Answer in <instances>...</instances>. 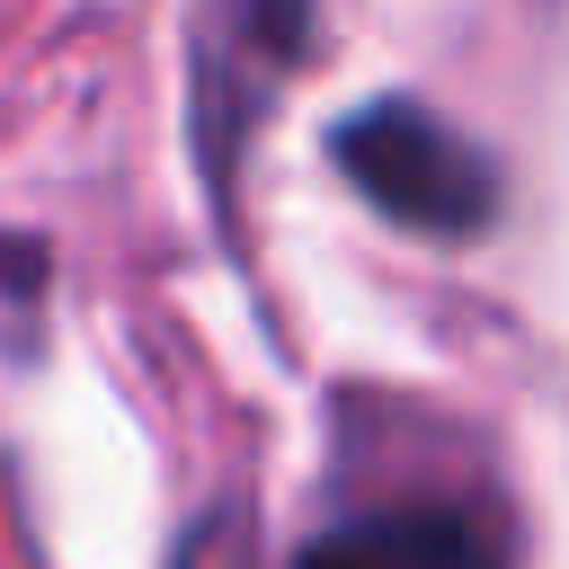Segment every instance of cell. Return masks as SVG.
<instances>
[{
  "mask_svg": "<svg viewBox=\"0 0 569 569\" xmlns=\"http://www.w3.org/2000/svg\"><path fill=\"white\" fill-rule=\"evenodd\" d=\"M169 569H249V507H240V498L204 507V516L187 525V542H178Z\"/></svg>",
  "mask_w": 569,
  "mask_h": 569,
  "instance_id": "3",
  "label": "cell"
},
{
  "mask_svg": "<svg viewBox=\"0 0 569 569\" xmlns=\"http://www.w3.org/2000/svg\"><path fill=\"white\" fill-rule=\"evenodd\" d=\"M329 160H338L391 222L436 231V240H471V231L498 213V169H489L445 116H427L418 98H373V107L338 116Z\"/></svg>",
  "mask_w": 569,
  "mask_h": 569,
  "instance_id": "1",
  "label": "cell"
},
{
  "mask_svg": "<svg viewBox=\"0 0 569 569\" xmlns=\"http://www.w3.org/2000/svg\"><path fill=\"white\" fill-rule=\"evenodd\" d=\"M293 569H489V542H480L462 516L427 507V516H365V525H338V533H320Z\"/></svg>",
  "mask_w": 569,
  "mask_h": 569,
  "instance_id": "2",
  "label": "cell"
}]
</instances>
